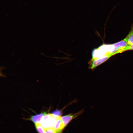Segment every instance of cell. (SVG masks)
<instances>
[{
    "label": "cell",
    "instance_id": "obj_1",
    "mask_svg": "<svg viewBox=\"0 0 133 133\" xmlns=\"http://www.w3.org/2000/svg\"><path fill=\"white\" fill-rule=\"evenodd\" d=\"M84 112V110H82L74 114H70L61 116L62 123L65 128L72 120L82 114Z\"/></svg>",
    "mask_w": 133,
    "mask_h": 133
},
{
    "label": "cell",
    "instance_id": "obj_2",
    "mask_svg": "<svg viewBox=\"0 0 133 133\" xmlns=\"http://www.w3.org/2000/svg\"><path fill=\"white\" fill-rule=\"evenodd\" d=\"M112 56L111 54H110L104 55L98 59L91 60V63L89 68L92 69H94L97 66L104 62Z\"/></svg>",
    "mask_w": 133,
    "mask_h": 133
},
{
    "label": "cell",
    "instance_id": "obj_3",
    "mask_svg": "<svg viewBox=\"0 0 133 133\" xmlns=\"http://www.w3.org/2000/svg\"><path fill=\"white\" fill-rule=\"evenodd\" d=\"M114 47L113 55L118 53H121L125 51V49L128 45L124 40L119 42L113 44Z\"/></svg>",
    "mask_w": 133,
    "mask_h": 133
},
{
    "label": "cell",
    "instance_id": "obj_4",
    "mask_svg": "<svg viewBox=\"0 0 133 133\" xmlns=\"http://www.w3.org/2000/svg\"><path fill=\"white\" fill-rule=\"evenodd\" d=\"M53 115L51 113H47L42 118L40 123L41 126L45 129L49 128L50 119Z\"/></svg>",
    "mask_w": 133,
    "mask_h": 133
},
{
    "label": "cell",
    "instance_id": "obj_5",
    "mask_svg": "<svg viewBox=\"0 0 133 133\" xmlns=\"http://www.w3.org/2000/svg\"><path fill=\"white\" fill-rule=\"evenodd\" d=\"M65 127L63 124L61 116L57 117L53 128L56 131V133H61Z\"/></svg>",
    "mask_w": 133,
    "mask_h": 133
},
{
    "label": "cell",
    "instance_id": "obj_6",
    "mask_svg": "<svg viewBox=\"0 0 133 133\" xmlns=\"http://www.w3.org/2000/svg\"><path fill=\"white\" fill-rule=\"evenodd\" d=\"M46 114V112H43L40 114L32 116L27 119L32 121L34 124L40 123L42 118Z\"/></svg>",
    "mask_w": 133,
    "mask_h": 133
},
{
    "label": "cell",
    "instance_id": "obj_7",
    "mask_svg": "<svg viewBox=\"0 0 133 133\" xmlns=\"http://www.w3.org/2000/svg\"><path fill=\"white\" fill-rule=\"evenodd\" d=\"M129 45L133 44V28L123 40Z\"/></svg>",
    "mask_w": 133,
    "mask_h": 133
},
{
    "label": "cell",
    "instance_id": "obj_8",
    "mask_svg": "<svg viewBox=\"0 0 133 133\" xmlns=\"http://www.w3.org/2000/svg\"><path fill=\"white\" fill-rule=\"evenodd\" d=\"M36 130L39 133H45V129L40 125V123H35Z\"/></svg>",
    "mask_w": 133,
    "mask_h": 133
},
{
    "label": "cell",
    "instance_id": "obj_9",
    "mask_svg": "<svg viewBox=\"0 0 133 133\" xmlns=\"http://www.w3.org/2000/svg\"><path fill=\"white\" fill-rule=\"evenodd\" d=\"M51 114L56 116H60L61 114V112L60 110H55L52 111Z\"/></svg>",
    "mask_w": 133,
    "mask_h": 133
},
{
    "label": "cell",
    "instance_id": "obj_10",
    "mask_svg": "<svg viewBox=\"0 0 133 133\" xmlns=\"http://www.w3.org/2000/svg\"><path fill=\"white\" fill-rule=\"evenodd\" d=\"M45 133H56V131L53 128H49L45 129Z\"/></svg>",
    "mask_w": 133,
    "mask_h": 133
},
{
    "label": "cell",
    "instance_id": "obj_11",
    "mask_svg": "<svg viewBox=\"0 0 133 133\" xmlns=\"http://www.w3.org/2000/svg\"><path fill=\"white\" fill-rule=\"evenodd\" d=\"M128 50H133V44L131 45H128L125 48V51Z\"/></svg>",
    "mask_w": 133,
    "mask_h": 133
},
{
    "label": "cell",
    "instance_id": "obj_12",
    "mask_svg": "<svg viewBox=\"0 0 133 133\" xmlns=\"http://www.w3.org/2000/svg\"><path fill=\"white\" fill-rule=\"evenodd\" d=\"M3 69V68L2 67L0 68V77H5V76L1 72V70Z\"/></svg>",
    "mask_w": 133,
    "mask_h": 133
}]
</instances>
